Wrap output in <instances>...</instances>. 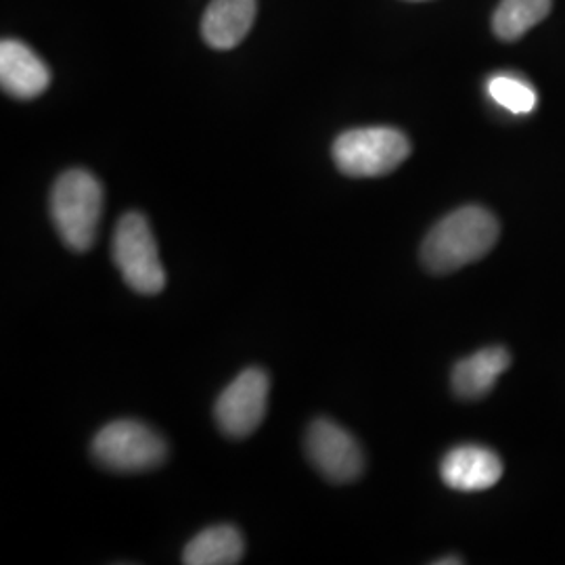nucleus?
<instances>
[{"mask_svg": "<svg viewBox=\"0 0 565 565\" xmlns=\"http://www.w3.org/2000/svg\"><path fill=\"white\" fill-rule=\"evenodd\" d=\"M501 226L492 212L465 205L436 224L422 245L425 268L445 275L482 260L499 242Z\"/></svg>", "mask_w": 565, "mask_h": 565, "instance_id": "1", "label": "nucleus"}, {"mask_svg": "<svg viewBox=\"0 0 565 565\" xmlns=\"http://www.w3.org/2000/svg\"><path fill=\"white\" fill-rule=\"evenodd\" d=\"M103 186L90 172H63L51 191V218L63 243L74 252H88L102 223Z\"/></svg>", "mask_w": 565, "mask_h": 565, "instance_id": "2", "label": "nucleus"}, {"mask_svg": "<svg viewBox=\"0 0 565 565\" xmlns=\"http://www.w3.org/2000/svg\"><path fill=\"white\" fill-rule=\"evenodd\" d=\"M331 153L345 177L373 179L394 172L411 156V142L396 128H356L340 135Z\"/></svg>", "mask_w": 565, "mask_h": 565, "instance_id": "3", "label": "nucleus"}, {"mask_svg": "<svg viewBox=\"0 0 565 565\" xmlns=\"http://www.w3.org/2000/svg\"><path fill=\"white\" fill-rule=\"evenodd\" d=\"M111 256L121 279L137 294L156 296L166 287L158 243L147 218L139 212L124 214L116 224Z\"/></svg>", "mask_w": 565, "mask_h": 565, "instance_id": "4", "label": "nucleus"}, {"mask_svg": "<svg viewBox=\"0 0 565 565\" xmlns=\"http://www.w3.org/2000/svg\"><path fill=\"white\" fill-rule=\"evenodd\" d=\"M93 457L105 469L139 473L162 465L168 457V445L149 425L120 419L105 425L95 436Z\"/></svg>", "mask_w": 565, "mask_h": 565, "instance_id": "5", "label": "nucleus"}, {"mask_svg": "<svg viewBox=\"0 0 565 565\" xmlns=\"http://www.w3.org/2000/svg\"><path fill=\"white\" fill-rule=\"evenodd\" d=\"M308 459L321 476L335 484H348L363 476V448L342 425L331 419H317L306 434Z\"/></svg>", "mask_w": 565, "mask_h": 565, "instance_id": "6", "label": "nucleus"}, {"mask_svg": "<svg viewBox=\"0 0 565 565\" xmlns=\"http://www.w3.org/2000/svg\"><path fill=\"white\" fill-rule=\"evenodd\" d=\"M270 380L263 369H247L228 385L214 406L218 427L228 438H247L266 415Z\"/></svg>", "mask_w": 565, "mask_h": 565, "instance_id": "7", "label": "nucleus"}, {"mask_svg": "<svg viewBox=\"0 0 565 565\" xmlns=\"http://www.w3.org/2000/svg\"><path fill=\"white\" fill-rule=\"evenodd\" d=\"M0 84L7 95L30 102L49 88L51 72L25 42L4 39L0 44Z\"/></svg>", "mask_w": 565, "mask_h": 565, "instance_id": "8", "label": "nucleus"}, {"mask_svg": "<svg viewBox=\"0 0 565 565\" xmlns=\"http://www.w3.org/2000/svg\"><path fill=\"white\" fill-rule=\"evenodd\" d=\"M443 482L452 490L480 492L501 480L503 463L497 452L484 446L465 445L446 452L440 465Z\"/></svg>", "mask_w": 565, "mask_h": 565, "instance_id": "9", "label": "nucleus"}, {"mask_svg": "<svg viewBox=\"0 0 565 565\" xmlns=\"http://www.w3.org/2000/svg\"><path fill=\"white\" fill-rule=\"evenodd\" d=\"M256 9V0H212L203 13V41L216 51L235 49L249 34Z\"/></svg>", "mask_w": 565, "mask_h": 565, "instance_id": "10", "label": "nucleus"}, {"mask_svg": "<svg viewBox=\"0 0 565 565\" xmlns=\"http://www.w3.org/2000/svg\"><path fill=\"white\" fill-rule=\"evenodd\" d=\"M511 364V354L501 345L480 350L452 369V390L459 398L478 401L486 396L497 380L505 373Z\"/></svg>", "mask_w": 565, "mask_h": 565, "instance_id": "11", "label": "nucleus"}, {"mask_svg": "<svg viewBox=\"0 0 565 565\" xmlns=\"http://www.w3.org/2000/svg\"><path fill=\"white\" fill-rule=\"evenodd\" d=\"M245 553L242 532L231 524L212 525L200 532L182 553L186 565H235Z\"/></svg>", "mask_w": 565, "mask_h": 565, "instance_id": "12", "label": "nucleus"}, {"mask_svg": "<svg viewBox=\"0 0 565 565\" xmlns=\"http://www.w3.org/2000/svg\"><path fill=\"white\" fill-rule=\"evenodd\" d=\"M553 0H503L494 11L492 28L501 41H520L530 28L545 20Z\"/></svg>", "mask_w": 565, "mask_h": 565, "instance_id": "13", "label": "nucleus"}, {"mask_svg": "<svg viewBox=\"0 0 565 565\" xmlns=\"http://www.w3.org/2000/svg\"><path fill=\"white\" fill-rule=\"evenodd\" d=\"M488 93L501 107L511 114H530L536 107V93L527 82L515 76H494L488 82Z\"/></svg>", "mask_w": 565, "mask_h": 565, "instance_id": "14", "label": "nucleus"}, {"mask_svg": "<svg viewBox=\"0 0 565 565\" xmlns=\"http://www.w3.org/2000/svg\"><path fill=\"white\" fill-rule=\"evenodd\" d=\"M463 564V559H440L436 565Z\"/></svg>", "mask_w": 565, "mask_h": 565, "instance_id": "15", "label": "nucleus"}, {"mask_svg": "<svg viewBox=\"0 0 565 565\" xmlns=\"http://www.w3.org/2000/svg\"><path fill=\"white\" fill-rule=\"evenodd\" d=\"M415 2H419V0H415Z\"/></svg>", "mask_w": 565, "mask_h": 565, "instance_id": "16", "label": "nucleus"}]
</instances>
